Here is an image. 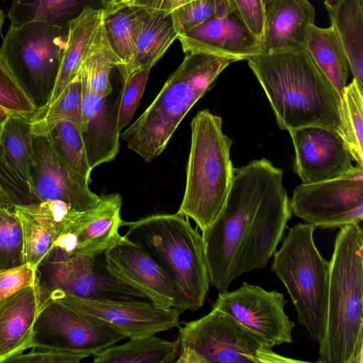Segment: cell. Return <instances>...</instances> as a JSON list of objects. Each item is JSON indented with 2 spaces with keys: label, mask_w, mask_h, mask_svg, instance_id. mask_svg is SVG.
<instances>
[{
  "label": "cell",
  "mask_w": 363,
  "mask_h": 363,
  "mask_svg": "<svg viewBox=\"0 0 363 363\" xmlns=\"http://www.w3.org/2000/svg\"><path fill=\"white\" fill-rule=\"evenodd\" d=\"M247 60L281 129L319 126L341 135L340 96L304 45Z\"/></svg>",
  "instance_id": "1"
},
{
  "label": "cell",
  "mask_w": 363,
  "mask_h": 363,
  "mask_svg": "<svg viewBox=\"0 0 363 363\" xmlns=\"http://www.w3.org/2000/svg\"><path fill=\"white\" fill-rule=\"evenodd\" d=\"M362 252L359 224L341 228L330 261L326 329L318 362H363Z\"/></svg>",
  "instance_id": "2"
},
{
  "label": "cell",
  "mask_w": 363,
  "mask_h": 363,
  "mask_svg": "<svg viewBox=\"0 0 363 363\" xmlns=\"http://www.w3.org/2000/svg\"><path fill=\"white\" fill-rule=\"evenodd\" d=\"M141 116L120 134L126 146L150 162L166 148L182 119L235 60L190 52Z\"/></svg>",
  "instance_id": "3"
},
{
  "label": "cell",
  "mask_w": 363,
  "mask_h": 363,
  "mask_svg": "<svg viewBox=\"0 0 363 363\" xmlns=\"http://www.w3.org/2000/svg\"><path fill=\"white\" fill-rule=\"evenodd\" d=\"M124 236L141 247L179 290L182 313L201 308L210 286L202 236L189 218L176 213L154 214L133 222Z\"/></svg>",
  "instance_id": "4"
},
{
  "label": "cell",
  "mask_w": 363,
  "mask_h": 363,
  "mask_svg": "<svg viewBox=\"0 0 363 363\" xmlns=\"http://www.w3.org/2000/svg\"><path fill=\"white\" fill-rule=\"evenodd\" d=\"M191 129L186 187L177 213L191 218L203 233L218 216L231 186L232 140L223 132L222 118L208 109L196 113Z\"/></svg>",
  "instance_id": "5"
},
{
  "label": "cell",
  "mask_w": 363,
  "mask_h": 363,
  "mask_svg": "<svg viewBox=\"0 0 363 363\" xmlns=\"http://www.w3.org/2000/svg\"><path fill=\"white\" fill-rule=\"evenodd\" d=\"M279 170L266 159L233 168L225 205L213 224L202 233L210 284L227 291L252 218L273 177Z\"/></svg>",
  "instance_id": "6"
},
{
  "label": "cell",
  "mask_w": 363,
  "mask_h": 363,
  "mask_svg": "<svg viewBox=\"0 0 363 363\" xmlns=\"http://www.w3.org/2000/svg\"><path fill=\"white\" fill-rule=\"evenodd\" d=\"M315 229L307 223L290 228L281 247L273 255L271 269L289 294L298 324L320 344L326 329L330 262L315 245Z\"/></svg>",
  "instance_id": "7"
},
{
  "label": "cell",
  "mask_w": 363,
  "mask_h": 363,
  "mask_svg": "<svg viewBox=\"0 0 363 363\" xmlns=\"http://www.w3.org/2000/svg\"><path fill=\"white\" fill-rule=\"evenodd\" d=\"M69 26L32 21L11 25L0 57L37 109L50 101L66 48Z\"/></svg>",
  "instance_id": "8"
},
{
  "label": "cell",
  "mask_w": 363,
  "mask_h": 363,
  "mask_svg": "<svg viewBox=\"0 0 363 363\" xmlns=\"http://www.w3.org/2000/svg\"><path fill=\"white\" fill-rule=\"evenodd\" d=\"M177 363H296L223 311L212 308L179 328Z\"/></svg>",
  "instance_id": "9"
},
{
  "label": "cell",
  "mask_w": 363,
  "mask_h": 363,
  "mask_svg": "<svg viewBox=\"0 0 363 363\" xmlns=\"http://www.w3.org/2000/svg\"><path fill=\"white\" fill-rule=\"evenodd\" d=\"M68 253L52 246L35 267L39 310L52 294L66 293L92 300L150 301L143 293L112 276L104 257Z\"/></svg>",
  "instance_id": "10"
},
{
  "label": "cell",
  "mask_w": 363,
  "mask_h": 363,
  "mask_svg": "<svg viewBox=\"0 0 363 363\" xmlns=\"http://www.w3.org/2000/svg\"><path fill=\"white\" fill-rule=\"evenodd\" d=\"M291 211L315 228L335 229L363 220V167L330 180L301 184L290 200Z\"/></svg>",
  "instance_id": "11"
},
{
  "label": "cell",
  "mask_w": 363,
  "mask_h": 363,
  "mask_svg": "<svg viewBox=\"0 0 363 363\" xmlns=\"http://www.w3.org/2000/svg\"><path fill=\"white\" fill-rule=\"evenodd\" d=\"M50 299L70 308L92 323L110 328L129 339L152 336L177 327L179 323L177 309L160 308L150 301L92 300L61 292L52 294Z\"/></svg>",
  "instance_id": "12"
},
{
  "label": "cell",
  "mask_w": 363,
  "mask_h": 363,
  "mask_svg": "<svg viewBox=\"0 0 363 363\" xmlns=\"http://www.w3.org/2000/svg\"><path fill=\"white\" fill-rule=\"evenodd\" d=\"M126 337L94 324L62 303L50 299L39 310L31 347L82 352L93 356Z\"/></svg>",
  "instance_id": "13"
},
{
  "label": "cell",
  "mask_w": 363,
  "mask_h": 363,
  "mask_svg": "<svg viewBox=\"0 0 363 363\" xmlns=\"http://www.w3.org/2000/svg\"><path fill=\"white\" fill-rule=\"evenodd\" d=\"M288 301L277 291L243 282L233 291H220L212 308L227 313L273 347L293 342L295 323L285 313Z\"/></svg>",
  "instance_id": "14"
},
{
  "label": "cell",
  "mask_w": 363,
  "mask_h": 363,
  "mask_svg": "<svg viewBox=\"0 0 363 363\" xmlns=\"http://www.w3.org/2000/svg\"><path fill=\"white\" fill-rule=\"evenodd\" d=\"M290 200L279 169L267 187L252 218L233 272V279L255 269H263L276 252L288 220Z\"/></svg>",
  "instance_id": "15"
},
{
  "label": "cell",
  "mask_w": 363,
  "mask_h": 363,
  "mask_svg": "<svg viewBox=\"0 0 363 363\" xmlns=\"http://www.w3.org/2000/svg\"><path fill=\"white\" fill-rule=\"evenodd\" d=\"M90 182L59 157L47 134L33 135L29 184L41 201H60L76 211H86L101 200L89 189Z\"/></svg>",
  "instance_id": "16"
},
{
  "label": "cell",
  "mask_w": 363,
  "mask_h": 363,
  "mask_svg": "<svg viewBox=\"0 0 363 363\" xmlns=\"http://www.w3.org/2000/svg\"><path fill=\"white\" fill-rule=\"evenodd\" d=\"M108 272L145 295L156 307L182 313L179 290L165 272L141 247L124 235L104 253Z\"/></svg>",
  "instance_id": "17"
},
{
  "label": "cell",
  "mask_w": 363,
  "mask_h": 363,
  "mask_svg": "<svg viewBox=\"0 0 363 363\" xmlns=\"http://www.w3.org/2000/svg\"><path fill=\"white\" fill-rule=\"evenodd\" d=\"M184 53L203 52L235 61L262 53L261 40L245 26L228 0L213 16L179 35Z\"/></svg>",
  "instance_id": "18"
},
{
  "label": "cell",
  "mask_w": 363,
  "mask_h": 363,
  "mask_svg": "<svg viewBox=\"0 0 363 363\" xmlns=\"http://www.w3.org/2000/svg\"><path fill=\"white\" fill-rule=\"evenodd\" d=\"M289 132L295 149L294 170L302 184L333 179L353 168V158L336 131L307 126Z\"/></svg>",
  "instance_id": "19"
},
{
  "label": "cell",
  "mask_w": 363,
  "mask_h": 363,
  "mask_svg": "<svg viewBox=\"0 0 363 363\" xmlns=\"http://www.w3.org/2000/svg\"><path fill=\"white\" fill-rule=\"evenodd\" d=\"M121 207L122 197L118 193L101 196L99 203L82 212L53 245L79 255L104 254L121 236Z\"/></svg>",
  "instance_id": "20"
},
{
  "label": "cell",
  "mask_w": 363,
  "mask_h": 363,
  "mask_svg": "<svg viewBox=\"0 0 363 363\" xmlns=\"http://www.w3.org/2000/svg\"><path fill=\"white\" fill-rule=\"evenodd\" d=\"M81 82L80 130L92 170L103 163L112 161L119 151L121 132L118 128V113L121 93L113 99V93L99 95Z\"/></svg>",
  "instance_id": "21"
},
{
  "label": "cell",
  "mask_w": 363,
  "mask_h": 363,
  "mask_svg": "<svg viewBox=\"0 0 363 363\" xmlns=\"http://www.w3.org/2000/svg\"><path fill=\"white\" fill-rule=\"evenodd\" d=\"M15 213L22 228L25 263L35 268L69 225V208L60 201H45L16 206Z\"/></svg>",
  "instance_id": "22"
},
{
  "label": "cell",
  "mask_w": 363,
  "mask_h": 363,
  "mask_svg": "<svg viewBox=\"0 0 363 363\" xmlns=\"http://www.w3.org/2000/svg\"><path fill=\"white\" fill-rule=\"evenodd\" d=\"M315 9L308 0H269L264 5L262 53L304 45Z\"/></svg>",
  "instance_id": "23"
},
{
  "label": "cell",
  "mask_w": 363,
  "mask_h": 363,
  "mask_svg": "<svg viewBox=\"0 0 363 363\" xmlns=\"http://www.w3.org/2000/svg\"><path fill=\"white\" fill-rule=\"evenodd\" d=\"M38 312L34 285L0 301V363L31 347Z\"/></svg>",
  "instance_id": "24"
},
{
  "label": "cell",
  "mask_w": 363,
  "mask_h": 363,
  "mask_svg": "<svg viewBox=\"0 0 363 363\" xmlns=\"http://www.w3.org/2000/svg\"><path fill=\"white\" fill-rule=\"evenodd\" d=\"M144 9L127 0H108L102 9L101 22L111 49L121 62L123 80L130 74L138 22Z\"/></svg>",
  "instance_id": "25"
},
{
  "label": "cell",
  "mask_w": 363,
  "mask_h": 363,
  "mask_svg": "<svg viewBox=\"0 0 363 363\" xmlns=\"http://www.w3.org/2000/svg\"><path fill=\"white\" fill-rule=\"evenodd\" d=\"M323 4L345 48L353 78L363 89V0H324Z\"/></svg>",
  "instance_id": "26"
},
{
  "label": "cell",
  "mask_w": 363,
  "mask_h": 363,
  "mask_svg": "<svg viewBox=\"0 0 363 363\" xmlns=\"http://www.w3.org/2000/svg\"><path fill=\"white\" fill-rule=\"evenodd\" d=\"M101 16L102 10L86 8L79 17L70 22L66 48L48 104L55 100L78 75L83 60L101 23Z\"/></svg>",
  "instance_id": "27"
},
{
  "label": "cell",
  "mask_w": 363,
  "mask_h": 363,
  "mask_svg": "<svg viewBox=\"0 0 363 363\" xmlns=\"http://www.w3.org/2000/svg\"><path fill=\"white\" fill-rule=\"evenodd\" d=\"M108 0H12L7 16L18 26L32 21L69 26L84 10H102Z\"/></svg>",
  "instance_id": "28"
},
{
  "label": "cell",
  "mask_w": 363,
  "mask_h": 363,
  "mask_svg": "<svg viewBox=\"0 0 363 363\" xmlns=\"http://www.w3.org/2000/svg\"><path fill=\"white\" fill-rule=\"evenodd\" d=\"M304 46L308 54L341 96L349 77L345 48L334 28L308 26Z\"/></svg>",
  "instance_id": "29"
},
{
  "label": "cell",
  "mask_w": 363,
  "mask_h": 363,
  "mask_svg": "<svg viewBox=\"0 0 363 363\" xmlns=\"http://www.w3.org/2000/svg\"><path fill=\"white\" fill-rule=\"evenodd\" d=\"M177 38L170 13L145 10L138 22L130 74L145 67H152Z\"/></svg>",
  "instance_id": "30"
},
{
  "label": "cell",
  "mask_w": 363,
  "mask_h": 363,
  "mask_svg": "<svg viewBox=\"0 0 363 363\" xmlns=\"http://www.w3.org/2000/svg\"><path fill=\"white\" fill-rule=\"evenodd\" d=\"M179 352V342L154 335L112 345L94 354V363H173Z\"/></svg>",
  "instance_id": "31"
},
{
  "label": "cell",
  "mask_w": 363,
  "mask_h": 363,
  "mask_svg": "<svg viewBox=\"0 0 363 363\" xmlns=\"http://www.w3.org/2000/svg\"><path fill=\"white\" fill-rule=\"evenodd\" d=\"M121 67V62L111 49L102 22L88 50L79 74L81 80L93 92L101 96L113 93L111 72Z\"/></svg>",
  "instance_id": "32"
},
{
  "label": "cell",
  "mask_w": 363,
  "mask_h": 363,
  "mask_svg": "<svg viewBox=\"0 0 363 363\" xmlns=\"http://www.w3.org/2000/svg\"><path fill=\"white\" fill-rule=\"evenodd\" d=\"M0 147L11 165L29 182L33 155L30 117L13 116L0 124Z\"/></svg>",
  "instance_id": "33"
},
{
  "label": "cell",
  "mask_w": 363,
  "mask_h": 363,
  "mask_svg": "<svg viewBox=\"0 0 363 363\" xmlns=\"http://www.w3.org/2000/svg\"><path fill=\"white\" fill-rule=\"evenodd\" d=\"M363 89L357 81L344 88L340 96L341 136L357 165L363 167Z\"/></svg>",
  "instance_id": "34"
},
{
  "label": "cell",
  "mask_w": 363,
  "mask_h": 363,
  "mask_svg": "<svg viewBox=\"0 0 363 363\" xmlns=\"http://www.w3.org/2000/svg\"><path fill=\"white\" fill-rule=\"evenodd\" d=\"M82 86L79 74L52 102L30 117L33 135L46 134L55 122L69 119L80 127Z\"/></svg>",
  "instance_id": "35"
},
{
  "label": "cell",
  "mask_w": 363,
  "mask_h": 363,
  "mask_svg": "<svg viewBox=\"0 0 363 363\" xmlns=\"http://www.w3.org/2000/svg\"><path fill=\"white\" fill-rule=\"evenodd\" d=\"M59 157L91 182V172L80 127L69 119L57 121L46 133Z\"/></svg>",
  "instance_id": "36"
},
{
  "label": "cell",
  "mask_w": 363,
  "mask_h": 363,
  "mask_svg": "<svg viewBox=\"0 0 363 363\" xmlns=\"http://www.w3.org/2000/svg\"><path fill=\"white\" fill-rule=\"evenodd\" d=\"M34 104L0 57V124L13 116L31 117Z\"/></svg>",
  "instance_id": "37"
},
{
  "label": "cell",
  "mask_w": 363,
  "mask_h": 363,
  "mask_svg": "<svg viewBox=\"0 0 363 363\" xmlns=\"http://www.w3.org/2000/svg\"><path fill=\"white\" fill-rule=\"evenodd\" d=\"M24 263L20 219L16 213L0 208V271Z\"/></svg>",
  "instance_id": "38"
},
{
  "label": "cell",
  "mask_w": 363,
  "mask_h": 363,
  "mask_svg": "<svg viewBox=\"0 0 363 363\" xmlns=\"http://www.w3.org/2000/svg\"><path fill=\"white\" fill-rule=\"evenodd\" d=\"M151 67L132 72L123 80L118 113V128L121 130L129 124L145 89Z\"/></svg>",
  "instance_id": "39"
},
{
  "label": "cell",
  "mask_w": 363,
  "mask_h": 363,
  "mask_svg": "<svg viewBox=\"0 0 363 363\" xmlns=\"http://www.w3.org/2000/svg\"><path fill=\"white\" fill-rule=\"evenodd\" d=\"M224 0H194L170 13L179 35L203 23L220 10Z\"/></svg>",
  "instance_id": "40"
},
{
  "label": "cell",
  "mask_w": 363,
  "mask_h": 363,
  "mask_svg": "<svg viewBox=\"0 0 363 363\" xmlns=\"http://www.w3.org/2000/svg\"><path fill=\"white\" fill-rule=\"evenodd\" d=\"M0 186L16 206L42 202L33 192L29 182L11 165L0 147Z\"/></svg>",
  "instance_id": "41"
},
{
  "label": "cell",
  "mask_w": 363,
  "mask_h": 363,
  "mask_svg": "<svg viewBox=\"0 0 363 363\" xmlns=\"http://www.w3.org/2000/svg\"><path fill=\"white\" fill-rule=\"evenodd\" d=\"M89 354L45 347H33L28 353H20L7 359L4 363H78Z\"/></svg>",
  "instance_id": "42"
},
{
  "label": "cell",
  "mask_w": 363,
  "mask_h": 363,
  "mask_svg": "<svg viewBox=\"0 0 363 363\" xmlns=\"http://www.w3.org/2000/svg\"><path fill=\"white\" fill-rule=\"evenodd\" d=\"M35 268L29 263L0 271V301L34 285Z\"/></svg>",
  "instance_id": "43"
},
{
  "label": "cell",
  "mask_w": 363,
  "mask_h": 363,
  "mask_svg": "<svg viewBox=\"0 0 363 363\" xmlns=\"http://www.w3.org/2000/svg\"><path fill=\"white\" fill-rule=\"evenodd\" d=\"M248 29L262 40L264 25V5L262 0H228Z\"/></svg>",
  "instance_id": "44"
},
{
  "label": "cell",
  "mask_w": 363,
  "mask_h": 363,
  "mask_svg": "<svg viewBox=\"0 0 363 363\" xmlns=\"http://www.w3.org/2000/svg\"><path fill=\"white\" fill-rule=\"evenodd\" d=\"M149 13H170L174 9L194 0H127Z\"/></svg>",
  "instance_id": "45"
},
{
  "label": "cell",
  "mask_w": 363,
  "mask_h": 363,
  "mask_svg": "<svg viewBox=\"0 0 363 363\" xmlns=\"http://www.w3.org/2000/svg\"><path fill=\"white\" fill-rule=\"evenodd\" d=\"M16 205L0 186V208L15 213Z\"/></svg>",
  "instance_id": "46"
},
{
  "label": "cell",
  "mask_w": 363,
  "mask_h": 363,
  "mask_svg": "<svg viewBox=\"0 0 363 363\" xmlns=\"http://www.w3.org/2000/svg\"><path fill=\"white\" fill-rule=\"evenodd\" d=\"M5 21V14L2 10L0 9V35L2 33V27Z\"/></svg>",
  "instance_id": "47"
},
{
  "label": "cell",
  "mask_w": 363,
  "mask_h": 363,
  "mask_svg": "<svg viewBox=\"0 0 363 363\" xmlns=\"http://www.w3.org/2000/svg\"><path fill=\"white\" fill-rule=\"evenodd\" d=\"M268 1H269V0H262V2H263V4H264V5H265V4H266V3H267Z\"/></svg>",
  "instance_id": "48"
},
{
  "label": "cell",
  "mask_w": 363,
  "mask_h": 363,
  "mask_svg": "<svg viewBox=\"0 0 363 363\" xmlns=\"http://www.w3.org/2000/svg\"><path fill=\"white\" fill-rule=\"evenodd\" d=\"M3 1H4V0H3Z\"/></svg>",
  "instance_id": "49"
}]
</instances>
